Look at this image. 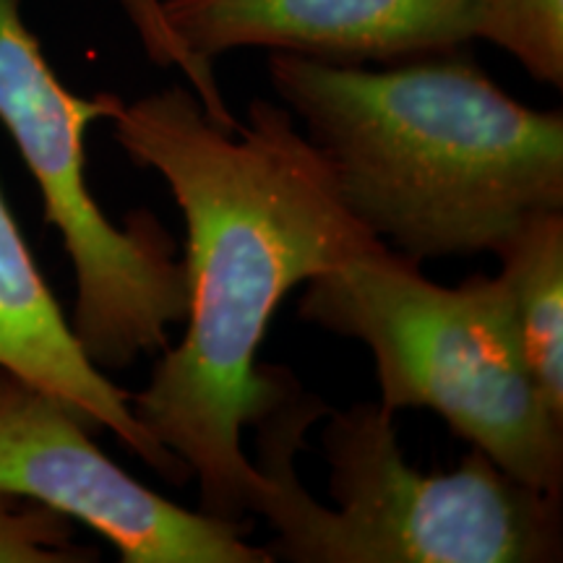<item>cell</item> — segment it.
Wrapping results in <instances>:
<instances>
[{"instance_id": "5", "label": "cell", "mask_w": 563, "mask_h": 563, "mask_svg": "<svg viewBox=\"0 0 563 563\" xmlns=\"http://www.w3.org/2000/svg\"><path fill=\"white\" fill-rule=\"evenodd\" d=\"M123 100L112 91L79 97L60 84L21 0H0V123L37 180L45 222L60 232L76 277L74 329L100 371H123L167 350L186 321L188 277L178 243L152 211L115 224L87 186L84 133L110 121Z\"/></svg>"}, {"instance_id": "12", "label": "cell", "mask_w": 563, "mask_h": 563, "mask_svg": "<svg viewBox=\"0 0 563 563\" xmlns=\"http://www.w3.org/2000/svg\"><path fill=\"white\" fill-rule=\"evenodd\" d=\"M121 3H123V11L129 13L133 30L136 32L152 19L154 9H157V0H121Z\"/></svg>"}, {"instance_id": "4", "label": "cell", "mask_w": 563, "mask_h": 563, "mask_svg": "<svg viewBox=\"0 0 563 563\" xmlns=\"http://www.w3.org/2000/svg\"><path fill=\"white\" fill-rule=\"evenodd\" d=\"M298 316L368 344L384 410L441 415L517 481L563 496V420L527 371L498 274L443 287L376 243L308 279Z\"/></svg>"}, {"instance_id": "6", "label": "cell", "mask_w": 563, "mask_h": 563, "mask_svg": "<svg viewBox=\"0 0 563 563\" xmlns=\"http://www.w3.org/2000/svg\"><path fill=\"white\" fill-rule=\"evenodd\" d=\"M55 394L0 368V490L102 534L123 563H272L251 519L191 511L141 485Z\"/></svg>"}, {"instance_id": "10", "label": "cell", "mask_w": 563, "mask_h": 563, "mask_svg": "<svg viewBox=\"0 0 563 563\" xmlns=\"http://www.w3.org/2000/svg\"><path fill=\"white\" fill-rule=\"evenodd\" d=\"M477 40L517 58L534 81L563 87V0H485Z\"/></svg>"}, {"instance_id": "7", "label": "cell", "mask_w": 563, "mask_h": 563, "mask_svg": "<svg viewBox=\"0 0 563 563\" xmlns=\"http://www.w3.org/2000/svg\"><path fill=\"white\" fill-rule=\"evenodd\" d=\"M485 0H157L136 32L146 55L188 76L207 115L235 129L214 60L241 47L363 66L452 53L481 34Z\"/></svg>"}, {"instance_id": "1", "label": "cell", "mask_w": 563, "mask_h": 563, "mask_svg": "<svg viewBox=\"0 0 563 563\" xmlns=\"http://www.w3.org/2000/svg\"><path fill=\"white\" fill-rule=\"evenodd\" d=\"M112 139L154 170L186 220V334L162 350L131 410L199 481L201 511L266 514L274 485L241 433L274 405L287 368L256 352L292 287L382 243L344 209L329 162L292 112L253 100L249 123L222 129L194 89L123 102Z\"/></svg>"}, {"instance_id": "9", "label": "cell", "mask_w": 563, "mask_h": 563, "mask_svg": "<svg viewBox=\"0 0 563 563\" xmlns=\"http://www.w3.org/2000/svg\"><path fill=\"white\" fill-rule=\"evenodd\" d=\"M496 256L527 371L563 420V209L527 217Z\"/></svg>"}, {"instance_id": "3", "label": "cell", "mask_w": 563, "mask_h": 563, "mask_svg": "<svg viewBox=\"0 0 563 563\" xmlns=\"http://www.w3.org/2000/svg\"><path fill=\"white\" fill-rule=\"evenodd\" d=\"M256 467L274 485L264 519L274 561L553 563L563 559V496L532 488L470 446L454 473L405 460L394 412L357 402L329 412L287 376L253 422Z\"/></svg>"}, {"instance_id": "2", "label": "cell", "mask_w": 563, "mask_h": 563, "mask_svg": "<svg viewBox=\"0 0 563 563\" xmlns=\"http://www.w3.org/2000/svg\"><path fill=\"white\" fill-rule=\"evenodd\" d=\"M269 79L344 209L412 262L496 253L563 209L561 110L514 100L462 47L378 70L272 53Z\"/></svg>"}, {"instance_id": "8", "label": "cell", "mask_w": 563, "mask_h": 563, "mask_svg": "<svg viewBox=\"0 0 563 563\" xmlns=\"http://www.w3.org/2000/svg\"><path fill=\"white\" fill-rule=\"evenodd\" d=\"M0 368L55 394L87 420L104 428L141 462L173 485L191 481V470L141 426L131 391L104 376L76 340L70 321L37 269L0 194Z\"/></svg>"}, {"instance_id": "11", "label": "cell", "mask_w": 563, "mask_h": 563, "mask_svg": "<svg viewBox=\"0 0 563 563\" xmlns=\"http://www.w3.org/2000/svg\"><path fill=\"white\" fill-rule=\"evenodd\" d=\"M100 551L76 540L74 519L0 490V563H89Z\"/></svg>"}]
</instances>
